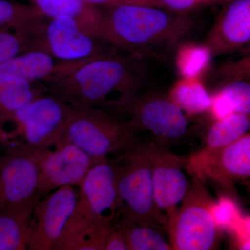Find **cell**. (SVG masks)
Segmentation results:
<instances>
[{
	"instance_id": "cell-30",
	"label": "cell",
	"mask_w": 250,
	"mask_h": 250,
	"mask_svg": "<svg viewBox=\"0 0 250 250\" xmlns=\"http://www.w3.org/2000/svg\"><path fill=\"white\" fill-rule=\"evenodd\" d=\"M208 113L215 121L227 118L235 112L227 97L220 90L217 89L211 94V102Z\"/></svg>"
},
{
	"instance_id": "cell-12",
	"label": "cell",
	"mask_w": 250,
	"mask_h": 250,
	"mask_svg": "<svg viewBox=\"0 0 250 250\" xmlns=\"http://www.w3.org/2000/svg\"><path fill=\"white\" fill-rule=\"evenodd\" d=\"M34 154L39 168L37 193L40 198L61 187H78L90 169L103 161L72 143L62 141Z\"/></svg>"
},
{
	"instance_id": "cell-9",
	"label": "cell",
	"mask_w": 250,
	"mask_h": 250,
	"mask_svg": "<svg viewBox=\"0 0 250 250\" xmlns=\"http://www.w3.org/2000/svg\"><path fill=\"white\" fill-rule=\"evenodd\" d=\"M192 184L177 213L167 223L169 241L174 250H216L220 231L210 215L213 202L206 182L190 174Z\"/></svg>"
},
{
	"instance_id": "cell-15",
	"label": "cell",
	"mask_w": 250,
	"mask_h": 250,
	"mask_svg": "<svg viewBox=\"0 0 250 250\" xmlns=\"http://www.w3.org/2000/svg\"><path fill=\"white\" fill-rule=\"evenodd\" d=\"M38 187L34 153L0 151V210L35 196Z\"/></svg>"
},
{
	"instance_id": "cell-26",
	"label": "cell",
	"mask_w": 250,
	"mask_h": 250,
	"mask_svg": "<svg viewBox=\"0 0 250 250\" xmlns=\"http://www.w3.org/2000/svg\"><path fill=\"white\" fill-rule=\"evenodd\" d=\"M27 51V39L22 31L14 27H0V65Z\"/></svg>"
},
{
	"instance_id": "cell-13",
	"label": "cell",
	"mask_w": 250,
	"mask_h": 250,
	"mask_svg": "<svg viewBox=\"0 0 250 250\" xmlns=\"http://www.w3.org/2000/svg\"><path fill=\"white\" fill-rule=\"evenodd\" d=\"M187 168L202 180L231 185L250 178V131L234 142L215 150L202 148L187 158Z\"/></svg>"
},
{
	"instance_id": "cell-17",
	"label": "cell",
	"mask_w": 250,
	"mask_h": 250,
	"mask_svg": "<svg viewBox=\"0 0 250 250\" xmlns=\"http://www.w3.org/2000/svg\"><path fill=\"white\" fill-rule=\"evenodd\" d=\"M31 2L45 17L70 16L77 20L85 30L105 41L104 10L100 8L83 0H31Z\"/></svg>"
},
{
	"instance_id": "cell-16",
	"label": "cell",
	"mask_w": 250,
	"mask_h": 250,
	"mask_svg": "<svg viewBox=\"0 0 250 250\" xmlns=\"http://www.w3.org/2000/svg\"><path fill=\"white\" fill-rule=\"evenodd\" d=\"M80 62H62L47 52L29 50L1 64L0 73L32 83H43L70 71Z\"/></svg>"
},
{
	"instance_id": "cell-19",
	"label": "cell",
	"mask_w": 250,
	"mask_h": 250,
	"mask_svg": "<svg viewBox=\"0 0 250 250\" xmlns=\"http://www.w3.org/2000/svg\"><path fill=\"white\" fill-rule=\"evenodd\" d=\"M167 94L188 118L208 113L209 109L211 94L201 78L180 77Z\"/></svg>"
},
{
	"instance_id": "cell-7",
	"label": "cell",
	"mask_w": 250,
	"mask_h": 250,
	"mask_svg": "<svg viewBox=\"0 0 250 250\" xmlns=\"http://www.w3.org/2000/svg\"><path fill=\"white\" fill-rule=\"evenodd\" d=\"M121 217L150 225L164 232L167 221L156 207L152 170L145 141L116 156Z\"/></svg>"
},
{
	"instance_id": "cell-3",
	"label": "cell",
	"mask_w": 250,
	"mask_h": 250,
	"mask_svg": "<svg viewBox=\"0 0 250 250\" xmlns=\"http://www.w3.org/2000/svg\"><path fill=\"white\" fill-rule=\"evenodd\" d=\"M77 190L76 207L57 250H104L121 216L116 158L97 163Z\"/></svg>"
},
{
	"instance_id": "cell-8",
	"label": "cell",
	"mask_w": 250,
	"mask_h": 250,
	"mask_svg": "<svg viewBox=\"0 0 250 250\" xmlns=\"http://www.w3.org/2000/svg\"><path fill=\"white\" fill-rule=\"evenodd\" d=\"M24 34L28 51H42L62 62L86 60L116 48L67 16L39 18L31 23Z\"/></svg>"
},
{
	"instance_id": "cell-25",
	"label": "cell",
	"mask_w": 250,
	"mask_h": 250,
	"mask_svg": "<svg viewBox=\"0 0 250 250\" xmlns=\"http://www.w3.org/2000/svg\"><path fill=\"white\" fill-rule=\"evenodd\" d=\"M218 89L228 99L235 113L250 116V80L243 79L223 80Z\"/></svg>"
},
{
	"instance_id": "cell-33",
	"label": "cell",
	"mask_w": 250,
	"mask_h": 250,
	"mask_svg": "<svg viewBox=\"0 0 250 250\" xmlns=\"http://www.w3.org/2000/svg\"><path fill=\"white\" fill-rule=\"evenodd\" d=\"M83 1L100 9L101 7L108 9V8L125 4H146V0H83Z\"/></svg>"
},
{
	"instance_id": "cell-10",
	"label": "cell",
	"mask_w": 250,
	"mask_h": 250,
	"mask_svg": "<svg viewBox=\"0 0 250 250\" xmlns=\"http://www.w3.org/2000/svg\"><path fill=\"white\" fill-rule=\"evenodd\" d=\"M77 198V187L66 186L38 200L28 229V250H57Z\"/></svg>"
},
{
	"instance_id": "cell-20",
	"label": "cell",
	"mask_w": 250,
	"mask_h": 250,
	"mask_svg": "<svg viewBox=\"0 0 250 250\" xmlns=\"http://www.w3.org/2000/svg\"><path fill=\"white\" fill-rule=\"evenodd\" d=\"M47 92L42 83H32L0 73V124L23 105Z\"/></svg>"
},
{
	"instance_id": "cell-1",
	"label": "cell",
	"mask_w": 250,
	"mask_h": 250,
	"mask_svg": "<svg viewBox=\"0 0 250 250\" xmlns=\"http://www.w3.org/2000/svg\"><path fill=\"white\" fill-rule=\"evenodd\" d=\"M196 27L190 14L148 4H125L104 10L105 40L143 59L166 62Z\"/></svg>"
},
{
	"instance_id": "cell-14",
	"label": "cell",
	"mask_w": 250,
	"mask_h": 250,
	"mask_svg": "<svg viewBox=\"0 0 250 250\" xmlns=\"http://www.w3.org/2000/svg\"><path fill=\"white\" fill-rule=\"evenodd\" d=\"M204 42L215 57L250 49V0L223 4Z\"/></svg>"
},
{
	"instance_id": "cell-32",
	"label": "cell",
	"mask_w": 250,
	"mask_h": 250,
	"mask_svg": "<svg viewBox=\"0 0 250 250\" xmlns=\"http://www.w3.org/2000/svg\"><path fill=\"white\" fill-rule=\"evenodd\" d=\"M237 240L250 238V216L243 217L236 222V223L229 230Z\"/></svg>"
},
{
	"instance_id": "cell-28",
	"label": "cell",
	"mask_w": 250,
	"mask_h": 250,
	"mask_svg": "<svg viewBox=\"0 0 250 250\" xmlns=\"http://www.w3.org/2000/svg\"><path fill=\"white\" fill-rule=\"evenodd\" d=\"M230 0H147L146 4L180 13L191 14L193 11L209 6L223 5Z\"/></svg>"
},
{
	"instance_id": "cell-21",
	"label": "cell",
	"mask_w": 250,
	"mask_h": 250,
	"mask_svg": "<svg viewBox=\"0 0 250 250\" xmlns=\"http://www.w3.org/2000/svg\"><path fill=\"white\" fill-rule=\"evenodd\" d=\"M214 58L211 49L204 42L184 41L174 52V66L180 77L202 79L211 67Z\"/></svg>"
},
{
	"instance_id": "cell-29",
	"label": "cell",
	"mask_w": 250,
	"mask_h": 250,
	"mask_svg": "<svg viewBox=\"0 0 250 250\" xmlns=\"http://www.w3.org/2000/svg\"><path fill=\"white\" fill-rule=\"evenodd\" d=\"M215 74L221 81L231 79L250 80V52L241 58L220 64Z\"/></svg>"
},
{
	"instance_id": "cell-5",
	"label": "cell",
	"mask_w": 250,
	"mask_h": 250,
	"mask_svg": "<svg viewBox=\"0 0 250 250\" xmlns=\"http://www.w3.org/2000/svg\"><path fill=\"white\" fill-rule=\"evenodd\" d=\"M103 107L126 123L138 134L149 135L148 141L169 147L190 131L188 117L167 94L143 89L108 100Z\"/></svg>"
},
{
	"instance_id": "cell-24",
	"label": "cell",
	"mask_w": 250,
	"mask_h": 250,
	"mask_svg": "<svg viewBox=\"0 0 250 250\" xmlns=\"http://www.w3.org/2000/svg\"><path fill=\"white\" fill-rule=\"evenodd\" d=\"M42 16L32 4L0 0V27L21 29Z\"/></svg>"
},
{
	"instance_id": "cell-4",
	"label": "cell",
	"mask_w": 250,
	"mask_h": 250,
	"mask_svg": "<svg viewBox=\"0 0 250 250\" xmlns=\"http://www.w3.org/2000/svg\"><path fill=\"white\" fill-rule=\"evenodd\" d=\"M72 106L47 92L33 99L0 124V150L35 153L59 142Z\"/></svg>"
},
{
	"instance_id": "cell-31",
	"label": "cell",
	"mask_w": 250,
	"mask_h": 250,
	"mask_svg": "<svg viewBox=\"0 0 250 250\" xmlns=\"http://www.w3.org/2000/svg\"><path fill=\"white\" fill-rule=\"evenodd\" d=\"M104 250H129L127 242L120 226L119 222L108 233Z\"/></svg>"
},
{
	"instance_id": "cell-23",
	"label": "cell",
	"mask_w": 250,
	"mask_h": 250,
	"mask_svg": "<svg viewBox=\"0 0 250 250\" xmlns=\"http://www.w3.org/2000/svg\"><path fill=\"white\" fill-rule=\"evenodd\" d=\"M129 250H174L163 231L150 225L137 223L126 217L119 220Z\"/></svg>"
},
{
	"instance_id": "cell-34",
	"label": "cell",
	"mask_w": 250,
	"mask_h": 250,
	"mask_svg": "<svg viewBox=\"0 0 250 250\" xmlns=\"http://www.w3.org/2000/svg\"><path fill=\"white\" fill-rule=\"evenodd\" d=\"M236 244L238 249L250 250V238L237 240V241H236Z\"/></svg>"
},
{
	"instance_id": "cell-2",
	"label": "cell",
	"mask_w": 250,
	"mask_h": 250,
	"mask_svg": "<svg viewBox=\"0 0 250 250\" xmlns=\"http://www.w3.org/2000/svg\"><path fill=\"white\" fill-rule=\"evenodd\" d=\"M144 60L116 47L42 83L73 107H103L111 94L126 95L145 88Z\"/></svg>"
},
{
	"instance_id": "cell-6",
	"label": "cell",
	"mask_w": 250,
	"mask_h": 250,
	"mask_svg": "<svg viewBox=\"0 0 250 250\" xmlns=\"http://www.w3.org/2000/svg\"><path fill=\"white\" fill-rule=\"evenodd\" d=\"M142 139L124 121L104 107L76 108L59 141L75 145L98 160L131 150Z\"/></svg>"
},
{
	"instance_id": "cell-18",
	"label": "cell",
	"mask_w": 250,
	"mask_h": 250,
	"mask_svg": "<svg viewBox=\"0 0 250 250\" xmlns=\"http://www.w3.org/2000/svg\"><path fill=\"white\" fill-rule=\"evenodd\" d=\"M39 195L0 210V250H27V233Z\"/></svg>"
},
{
	"instance_id": "cell-27",
	"label": "cell",
	"mask_w": 250,
	"mask_h": 250,
	"mask_svg": "<svg viewBox=\"0 0 250 250\" xmlns=\"http://www.w3.org/2000/svg\"><path fill=\"white\" fill-rule=\"evenodd\" d=\"M210 215L220 231H229L242 215L236 202L228 197H219L210 207Z\"/></svg>"
},
{
	"instance_id": "cell-22",
	"label": "cell",
	"mask_w": 250,
	"mask_h": 250,
	"mask_svg": "<svg viewBox=\"0 0 250 250\" xmlns=\"http://www.w3.org/2000/svg\"><path fill=\"white\" fill-rule=\"evenodd\" d=\"M250 131V116L234 113L227 118L213 121L207 131L204 148L220 149L234 142Z\"/></svg>"
},
{
	"instance_id": "cell-11",
	"label": "cell",
	"mask_w": 250,
	"mask_h": 250,
	"mask_svg": "<svg viewBox=\"0 0 250 250\" xmlns=\"http://www.w3.org/2000/svg\"><path fill=\"white\" fill-rule=\"evenodd\" d=\"M151 164L156 207L167 223L182 205L192 184L186 172L187 158L173 154L169 147L146 141Z\"/></svg>"
}]
</instances>
